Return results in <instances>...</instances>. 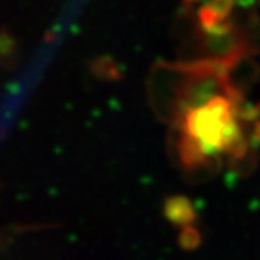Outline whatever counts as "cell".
<instances>
[{
	"label": "cell",
	"instance_id": "1",
	"mask_svg": "<svg viewBox=\"0 0 260 260\" xmlns=\"http://www.w3.org/2000/svg\"><path fill=\"white\" fill-rule=\"evenodd\" d=\"M175 129L179 160L185 168L210 165L221 156H243L244 138L242 95L233 84L168 110Z\"/></svg>",
	"mask_w": 260,
	"mask_h": 260
}]
</instances>
